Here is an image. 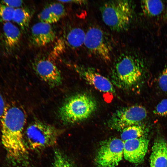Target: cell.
<instances>
[{
    "instance_id": "cell-15",
    "label": "cell",
    "mask_w": 167,
    "mask_h": 167,
    "mask_svg": "<svg viewBox=\"0 0 167 167\" xmlns=\"http://www.w3.org/2000/svg\"><path fill=\"white\" fill-rule=\"evenodd\" d=\"M32 16V12L27 8L15 9L12 20L16 23L24 31L28 29Z\"/></svg>"
},
{
    "instance_id": "cell-26",
    "label": "cell",
    "mask_w": 167,
    "mask_h": 167,
    "mask_svg": "<svg viewBox=\"0 0 167 167\" xmlns=\"http://www.w3.org/2000/svg\"><path fill=\"white\" fill-rule=\"evenodd\" d=\"M5 104L3 98L0 93V118L3 115L5 109Z\"/></svg>"
},
{
    "instance_id": "cell-28",
    "label": "cell",
    "mask_w": 167,
    "mask_h": 167,
    "mask_svg": "<svg viewBox=\"0 0 167 167\" xmlns=\"http://www.w3.org/2000/svg\"><path fill=\"white\" fill-rule=\"evenodd\" d=\"M166 17H167V8H166Z\"/></svg>"
},
{
    "instance_id": "cell-12",
    "label": "cell",
    "mask_w": 167,
    "mask_h": 167,
    "mask_svg": "<svg viewBox=\"0 0 167 167\" xmlns=\"http://www.w3.org/2000/svg\"><path fill=\"white\" fill-rule=\"evenodd\" d=\"M36 74L43 81L52 87L59 85L62 79L60 72L57 66L47 60H40L33 64Z\"/></svg>"
},
{
    "instance_id": "cell-18",
    "label": "cell",
    "mask_w": 167,
    "mask_h": 167,
    "mask_svg": "<svg viewBox=\"0 0 167 167\" xmlns=\"http://www.w3.org/2000/svg\"><path fill=\"white\" fill-rule=\"evenodd\" d=\"M141 6L145 14L150 16L159 15L164 9L163 3L160 0H143Z\"/></svg>"
},
{
    "instance_id": "cell-13",
    "label": "cell",
    "mask_w": 167,
    "mask_h": 167,
    "mask_svg": "<svg viewBox=\"0 0 167 167\" xmlns=\"http://www.w3.org/2000/svg\"><path fill=\"white\" fill-rule=\"evenodd\" d=\"M55 37V32L50 24L40 22L32 28L31 41L35 46H45L53 42Z\"/></svg>"
},
{
    "instance_id": "cell-10",
    "label": "cell",
    "mask_w": 167,
    "mask_h": 167,
    "mask_svg": "<svg viewBox=\"0 0 167 167\" xmlns=\"http://www.w3.org/2000/svg\"><path fill=\"white\" fill-rule=\"evenodd\" d=\"M148 143V139L144 137L124 142V158L133 163H142L147 152Z\"/></svg>"
},
{
    "instance_id": "cell-2",
    "label": "cell",
    "mask_w": 167,
    "mask_h": 167,
    "mask_svg": "<svg viewBox=\"0 0 167 167\" xmlns=\"http://www.w3.org/2000/svg\"><path fill=\"white\" fill-rule=\"evenodd\" d=\"M97 102L91 95L80 93L67 99L59 109L61 121L67 124L84 121L90 118L97 109Z\"/></svg>"
},
{
    "instance_id": "cell-20",
    "label": "cell",
    "mask_w": 167,
    "mask_h": 167,
    "mask_svg": "<svg viewBox=\"0 0 167 167\" xmlns=\"http://www.w3.org/2000/svg\"><path fill=\"white\" fill-rule=\"evenodd\" d=\"M15 9L8 6L0 1V21L4 23L12 20Z\"/></svg>"
},
{
    "instance_id": "cell-23",
    "label": "cell",
    "mask_w": 167,
    "mask_h": 167,
    "mask_svg": "<svg viewBox=\"0 0 167 167\" xmlns=\"http://www.w3.org/2000/svg\"><path fill=\"white\" fill-rule=\"evenodd\" d=\"M153 113L159 116L167 117V99L162 100L157 105Z\"/></svg>"
},
{
    "instance_id": "cell-16",
    "label": "cell",
    "mask_w": 167,
    "mask_h": 167,
    "mask_svg": "<svg viewBox=\"0 0 167 167\" xmlns=\"http://www.w3.org/2000/svg\"><path fill=\"white\" fill-rule=\"evenodd\" d=\"M86 33L81 28H75L71 29L66 36L68 45L72 48H76L84 44Z\"/></svg>"
},
{
    "instance_id": "cell-11",
    "label": "cell",
    "mask_w": 167,
    "mask_h": 167,
    "mask_svg": "<svg viewBox=\"0 0 167 167\" xmlns=\"http://www.w3.org/2000/svg\"><path fill=\"white\" fill-rule=\"evenodd\" d=\"M19 29L10 22L4 23L0 35V47L6 54H11L18 48L21 40Z\"/></svg>"
},
{
    "instance_id": "cell-8",
    "label": "cell",
    "mask_w": 167,
    "mask_h": 167,
    "mask_svg": "<svg viewBox=\"0 0 167 167\" xmlns=\"http://www.w3.org/2000/svg\"><path fill=\"white\" fill-rule=\"evenodd\" d=\"M124 142L114 138L103 141L101 144L95 159L97 167H115L123 156Z\"/></svg>"
},
{
    "instance_id": "cell-5",
    "label": "cell",
    "mask_w": 167,
    "mask_h": 167,
    "mask_svg": "<svg viewBox=\"0 0 167 167\" xmlns=\"http://www.w3.org/2000/svg\"><path fill=\"white\" fill-rule=\"evenodd\" d=\"M59 134L60 131L55 127L38 120L32 122L25 132L29 147L33 150L54 146L57 142Z\"/></svg>"
},
{
    "instance_id": "cell-6",
    "label": "cell",
    "mask_w": 167,
    "mask_h": 167,
    "mask_svg": "<svg viewBox=\"0 0 167 167\" xmlns=\"http://www.w3.org/2000/svg\"><path fill=\"white\" fill-rule=\"evenodd\" d=\"M84 44L91 54L106 62L110 61L112 47L110 40L100 28L93 26L86 32Z\"/></svg>"
},
{
    "instance_id": "cell-7",
    "label": "cell",
    "mask_w": 167,
    "mask_h": 167,
    "mask_svg": "<svg viewBox=\"0 0 167 167\" xmlns=\"http://www.w3.org/2000/svg\"><path fill=\"white\" fill-rule=\"evenodd\" d=\"M147 116L145 108L135 105L117 109L111 115L108 121L111 129L122 131L127 127L139 124Z\"/></svg>"
},
{
    "instance_id": "cell-3",
    "label": "cell",
    "mask_w": 167,
    "mask_h": 167,
    "mask_svg": "<svg viewBox=\"0 0 167 167\" xmlns=\"http://www.w3.org/2000/svg\"><path fill=\"white\" fill-rule=\"evenodd\" d=\"M142 66L140 61L130 54H123L116 62L111 75L113 85L124 90L132 88L141 79Z\"/></svg>"
},
{
    "instance_id": "cell-4",
    "label": "cell",
    "mask_w": 167,
    "mask_h": 167,
    "mask_svg": "<svg viewBox=\"0 0 167 167\" xmlns=\"http://www.w3.org/2000/svg\"><path fill=\"white\" fill-rule=\"evenodd\" d=\"M100 10L103 22L111 29L118 32L127 29L133 16V9L131 1H107L103 4Z\"/></svg>"
},
{
    "instance_id": "cell-14",
    "label": "cell",
    "mask_w": 167,
    "mask_h": 167,
    "mask_svg": "<svg viewBox=\"0 0 167 167\" xmlns=\"http://www.w3.org/2000/svg\"><path fill=\"white\" fill-rule=\"evenodd\" d=\"M150 167H167V142L163 138L156 139L150 157Z\"/></svg>"
},
{
    "instance_id": "cell-22",
    "label": "cell",
    "mask_w": 167,
    "mask_h": 167,
    "mask_svg": "<svg viewBox=\"0 0 167 167\" xmlns=\"http://www.w3.org/2000/svg\"><path fill=\"white\" fill-rule=\"evenodd\" d=\"M48 6L58 21L65 15L64 6L61 2L52 3L49 4Z\"/></svg>"
},
{
    "instance_id": "cell-17",
    "label": "cell",
    "mask_w": 167,
    "mask_h": 167,
    "mask_svg": "<svg viewBox=\"0 0 167 167\" xmlns=\"http://www.w3.org/2000/svg\"><path fill=\"white\" fill-rule=\"evenodd\" d=\"M139 124L132 125L124 129L122 131L121 134V139L124 142L144 137L147 133V129L144 126Z\"/></svg>"
},
{
    "instance_id": "cell-9",
    "label": "cell",
    "mask_w": 167,
    "mask_h": 167,
    "mask_svg": "<svg viewBox=\"0 0 167 167\" xmlns=\"http://www.w3.org/2000/svg\"><path fill=\"white\" fill-rule=\"evenodd\" d=\"M77 70L81 77L96 89L103 93H115V89L111 81L93 68L81 66L78 67Z\"/></svg>"
},
{
    "instance_id": "cell-21",
    "label": "cell",
    "mask_w": 167,
    "mask_h": 167,
    "mask_svg": "<svg viewBox=\"0 0 167 167\" xmlns=\"http://www.w3.org/2000/svg\"><path fill=\"white\" fill-rule=\"evenodd\" d=\"M38 17L41 22L49 24L58 21L54 16L47 5L39 14Z\"/></svg>"
},
{
    "instance_id": "cell-24",
    "label": "cell",
    "mask_w": 167,
    "mask_h": 167,
    "mask_svg": "<svg viewBox=\"0 0 167 167\" xmlns=\"http://www.w3.org/2000/svg\"><path fill=\"white\" fill-rule=\"evenodd\" d=\"M158 85L161 89L167 92V66L162 71L158 80Z\"/></svg>"
},
{
    "instance_id": "cell-25",
    "label": "cell",
    "mask_w": 167,
    "mask_h": 167,
    "mask_svg": "<svg viewBox=\"0 0 167 167\" xmlns=\"http://www.w3.org/2000/svg\"><path fill=\"white\" fill-rule=\"evenodd\" d=\"M0 2L3 4L10 7L14 8H19L23 4V1L21 0H2Z\"/></svg>"
},
{
    "instance_id": "cell-19",
    "label": "cell",
    "mask_w": 167,
    "mask_h": 167,
    "mask_svg": "<svg viewBox=\"0 0 167 167\" xmlns=\"http://www.w3.org/2000/svg\"><path fill=\"white\" fill-rule=\"evenodd\" d=\"M52 167H74L68 157L58 150L54 151Z\"/></svg>"
},
{
    "instance_id": "cell-1",
    "label": "cell",
    "mask_w": 167,
    "mask_h": 167,
    "mask_svg": "<svg viewBox=\"0 0 167 167\" xmlns=\"http://www.w3.org/2000/svg\"><path fill=\"white\" fill-rule=\"evenodd\" d=\"M26 114L21 107L12 105L5 108L1 118L2 144L9 157L19 161L27 151L23 137Z\"/></svg>"
},
{
    "instance_id": "cell-27",
    "label": "cell",
    "mask_w": 167,
    "mask_h": 167,
    "mask_svg": "<svg viewBox=\"0 0 167 167\" xmlns=\"http://www.w3.org/2000/svg\"><path fill=\"white\" fill-rule=\"evenodd\" d=\"M58 2H60L73 3L78 4H84L86 3V1L84 0H59Z\"/></svg>"
}]
</instances>
